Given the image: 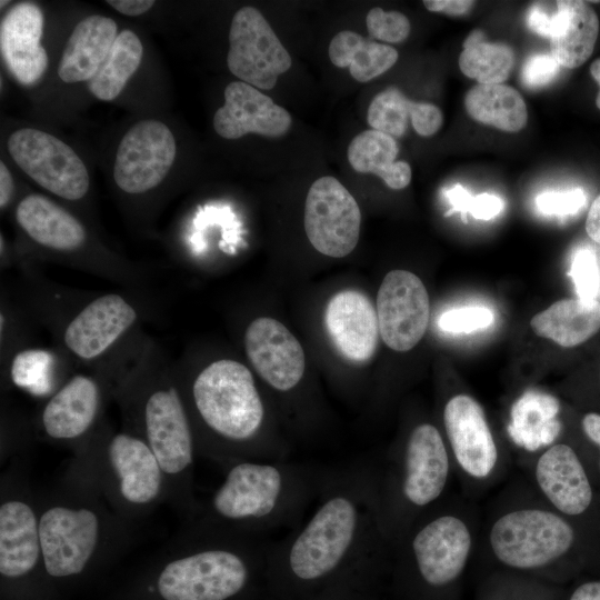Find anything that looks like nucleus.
Here are the masks:
<instances>
[{
  "instance_id": "3",
  "label": "nucleus",
  "mask_w": 600,
  "mask_h": 600,
  "mask_svg": "<svg viewBox=\"0 0 600 600\" xmlns=\"http://www.w3.org/2000/svg\"><path fill=\"white\" fill-rule=\"evenodd\" d=\"M198 452L221 468L241 460H288L268 431L267 406L252 372L231 359L213 361L182 387Z\"/></svg>"
},
{
  "instance_id": "21",
  "label": "nucleus",
  "mask_w": 600,
  "mask_h": 600,
  "mask_svg": "<svg viewBox=\"0 0 600 600\" xmlns=\"http://www.w3.org/2000/svg\"><path fill=\"white\" fill-rule=\"evenodd\" d=\"M324 328L338 353L361 364L372 358L378 346L379 322L371 300L358 290H342L327 303Z\"/></svg>"
},
{
  "instance_id": "40",
  "label": "nucleus",
  "mask_w": 600,
  "mask_h": 600,
  "mask_svg": "<svg viewBox=\"0 0 600 600\" xmlns=\"http://www.w3.org/2000/svg\"><path fill=\"white\" fill-rule=\"evenodd\" d=\"M586 203L587 194L580 188L544 191L536 198L538 210L546 216H572L578 213Z\"/></svg>"
},
{
  "instance_id": "10",
  "label": "nucleus",
  "mask_w": 600,
  "mask_h": 600,
  "mask_svg": "<svg viewBox=\"0 0 600 600\" xmlns=\"http://www.w3.org/2000/svg\"><path fill=\"white\" fill-rule=\"evenodd\" d=\"M472 549L469 523L437 503L410 524L391 551L399 552L424 584L441 588L462 573Z\"/></svg>"
},
{
  "instance_id": "2",
  "label": "nucleus",
  "mask_w": 600,
  "mask_h": 600,
  "mask_svg": "<svg viewBox=\"0 0 600 600\" xmlns=\"http://www.w3.org/2000/svg\"><path fill=\"white\" fill-rule=\"evenodd\" d=\"M222 470L221 483L200 503L191 530L251 539L296 528L330 472L289 460H241Z\"/></svg>"
},
{
  "instance_id": "45",
  "label": "nucleus",
  "mask_w": 600,
  "mask_h": 600,
  "mask_svg": "<svg viewBox=\"0 0 600 600\" xmlns=\"http://www.w3.org/2000/svg\"><path fill=\"white\" fill-rule=\"evenodd\" d=\"M582 429L586 437L598 448V468L600 471V413L589 412L582 418Z\"/></svg>"
},
{
  "instance_id": "26",
  "label": "nucleus",
  "mask_w": 600,
  "mask_h": 600,
  "mask_svg": "<svg viewBox=\"0 0 600 600\" xmlns=\"http://www.w3.org/2000/svg\"><path fill=\"white\" fill-rule=\"evenodd\" d=\"M367 120L373 130L392 138L402 137L409 121L419 136L430 137L441 128L443 116L436 104L412 101L398 88L389 87L371 100Z\"/></svg>"
},
{
  "instance_id": "48",
  "label": "nucleus",
  "mask_w": 600,
  "mask_h": 600,
  "mask_svg": "<svg viewBox=\"0 0 600 600\" xmlns=\"http://www.w3.org/2000/svg\"><path fill=\"white\" fill-rule=\"evenodd\" d=\"M569 600H600V580L587 581L578 586Z\"/></svg>"
},
{
  "instance_id": "6",
  "label": "nucleus",
  "mask_w": 600,
  "mask_h": 600,
  "mask_svg": "<svg viewBox=\"0 0 600 600\" xmlns=\"http://www.w3.org/2000/svg\"><path fill=\"white\" fill-rule=\"evenodd\" d=\"M270 543L191 530L174 553L156 569L152 592L158 600H233L267 567Z\"/></svg>"
},
{
  "instance_id": "19",
  "label": "nucleus",
  "mask_w": 600,
  "mask_h": 600,
  "mask_svg": "<svg viewBox=\"0 0 600 600\" xmlns=\"http://www.w3.org/2000/svg\"><path fill=\"white\" fill-rule=\"evenodd\" d=\"M533 478L548 504L571 520L584 516L594 503L587 468L568 443L548 446L534 461Z\"/></svg>"
},
{
  "instance_id": "20",
  "label": "nucleus",
  "mask_w": 600,
  "mask_h": 600,
  "mask_svg": "<svg viewBox=\"0 0 600 600\" xmlns=\"http://www.w3.org/2000/svg\"><path fill=\"white\" fill-rule=\"evenodd\" d=\"M136 308L122 296L91 300L66 326L63 343L77 358L90 361L106 353L137 321Z\"/></svg>"
},
{
  "instance_id": "29",
  "label": "nucleus",
  "mask_w": 600,
  "mask_h": 600,
  "mask_svg": "<svg viewBox=\"0 0 600 600\" xmlns=\"http://www.w3.org/2000/svg\"><path fill=\"white\" fill-rule=\"evenodd\" d=\"M399 153L397 141L378 130H364L348 147V160L353 170L372 173L391 189L400 190L411 181V168L404 161H396Z\"/></svg>"
},
{
  "instance_id": "16",
  "label": "nucleus",
  "mask_w": 600,
  "mask_h": 600,
  "mask_svg": "<svg viewBox=\"0 0 600 600\" xmlns=\"http://www.w3.org/2000/svg\"><path fill=\"white\" fill-rule=\"evenodd\" d=\"M379 332L392 350L412 349L423 337L430 316L428 291L419 277L406 270L386 274L377 296Z\"/></svg>"
},
{
  "instance_id": "31",
  "label": "nucleus",
  "mask_w": 600,
  "mask_h": 600,
  "mask_svg": "<svg viewBox=\"0 0 600 600\" xmlns=\"http://www.w3.org/2000/svg\"><path fill=\"white\" fill-rule=\"evenodd\" d=\"M464 107L476 121L506 132H519L528 121L521 94L502 83L472 87L464 97Z\"/></svg>"
},
{
  "instance_id": "9",
  "label": "nucleus",
  "mask_w": 600,
  "mask_h": 600,
  "mask_svg": "<svg viewBox=\"0 0 600 600\" xmlns=\"http://www.w3.org/2000/svg\"><path fill=\"white\" fill-rule=\"evenodd\" d=\"M579 541L573 520L550 506H517L491 523L488 546L501 564L517 570L551 566L573 551Z\"/></svg>"
},
{
  "instance_id": "44",
  "label": "nucleus",
  "mask_w": 600,
  "mask_h": 600,
  "mask_svg": "<svg viewBox=\"0 0 600 600\" xmlns=\"http://www.w3.org/2000/svg\"><path fill=\"white\" fill-rule=\"evenodd\" d=\"M107 3L110 4L113 9H116L118 12L122 14L137 17L149 11L153 7L154 1L152 0H108Z\"/></svg>"
},
{
  "instance_id": "43",
  "label": "nucleus",
  "mask_w": 600,
  "mask_h": 600,
  "mask_svg": "<svg viewBox=\"0 0 600 600\" xmlns=\"http://www.w3.org/2000/svg\"><path fill=\"white\" fill-rule=\"evenodd\" d=\"M424 7L432 12H441L458 17L467 13L473 7L474 1L469 0H424Z\"/></svg>"
},
{
  "instance_id": "25",
  "label": "nucleus",
  "mask_w": 600,
  "mask_h": 600,
  "mask_svg": "<svg viewBox=\"0 0 600 600\" xmlns=\"http://www.w3.org/2000/svg\"><path fill=\"white\" fill-rule=\"evenodd\" d=\"M117 23L108 17L92 14L81 20L70 34L58 67L66 83L91 80L117 38Z\"/></svg>"
},
{
  "instance_id": "38",
  "label": "nucleus",
  "mask_w": 600,
  "mask_h": 600,
  "mask_svg": "<svg viewBox=\"0 0 600 600\" xmlns=\"http://www.w3.org/2000/svg\"><path fill=\"white\" fill-rule=\"evenodd\" d=\"M493 321L491 309L484 306H464L442 312L438 327L447 333H471L488 328Z\"/></svg>"
},
{
  "instance_id": "15",
  "label": "nucleus",
  "mask_w": 600,
  "mask_h": 600,
  "mask_svg": "<svg viewBox=\"0 0 600 600\" xmlns=\"http://www.w3.org/2000/svg\"><path fill=\"white\" fill-rule=\"evenodd\" d=\"M176 158V141L161 121L137 122L122 137L113 166V179L124 192H147L162 182Z\"/></svg>"
},
{
  "instance_id": "12",
  "label": "nucleus",
  "mask_w": 600,
  "mask_h": 600,
  "mask_svg": "<svg viewBox=\"0 0 600 600\" xmlns=\"http://www.w3.org/2000/svg\"><path fill=\"white\" fill-rule=\"evenodd\" d=\"M227 66L242 82L271 90L290 69L291 58L262 13L247 6L232 18Z\"/></svg>"
},
{
  "instance_id": "32",
  "label": "nucleus",
  "mask_w": 600,
  "mask_h": 600,
  "mask_svg": "<svg viewBox=\"0 0 600 600\" xmlns=\"http://www.w3.org/2000/svg\"><path fill=\"white\" fill-rule=\"evenodd\" d=\"M567 20L561 32L550 40L551 54L561 67L574 69L592 54L598 33L599 19L588 2L564 0Z\"/></svg>"
},
{
  "instance_id": "18",
  "label": "nucleus",
  "mask_w": 600,
  "mask_h": 600,
  "mask_svg": "<svg viewBox=\"0 0 600 600\" xmlns=\"http://www.w3.org/2000/svg\"><path fill=\"white\" fill-rule=\"evenodd\" d=\"M244 349L254 371L274 391L286 394L300 384L304 352L281 322L268 317L254 319L246 330Z\"/></svg>"
},
{
  "instance_id": "1",
  "label": "nucleus",
  "mask_w": 600,
  "mask_h": 600,
  "mask_svg": "<svg viewBox=\"0 0 600 600\" xmlns=\"http://www.w3.org/2000/svg\"><path fill=\"white\" fill-rule=\"evenodd\" d=\"M310 516L269 544L267 568L298 589L376 564L391 547L378 517L377 469L330 470Z\"/></svg>"
},
{
  "instance_id": "34",
  "label": "nucleus",
  "mask_w": 600,
  "mask_h": 600,
  "mask_svg": "<svg viewBox=\"0 0 600 600\" xmlns=\"http://www.w3.org/2000/svg\"><path fill=\"white\" fill-rule=\"evenodd\" d=\"M459 57V68L479 84L504 82L514 66L512 48L502 42L486 40L481 30H473L464 40Z\"/></svg>"
},
{
  "instance_id": "37",
  "label": "nucleus",
  "mask_w": 600,
  "mask_h": 600,
  "mask_svg": "<svg viewBox=\"0 0 600 600\" xmlns=\"http://www.w3.org/2000/svg\"><path fill=\"white\" fill-rule=\"evenodd\" d=\"M580 299L597 300L600 294V264L593 249L579 247L571 256L568 272Z\"/></svg>"
},
{
  "instance_id": "47",
  "label": "nucleus",
  "mask_w": 600,
  "mask_h": 600,
  "mask_svg": "<svg viewBox=\"0 0 600 600\" xmlns=\"http://www.w3.org/2000/svg\"><path fill=\"white\" fill-rule=\"evenodd\" d=\"M14 183L7 166L0 162V207L4 209L12 200Z\"/></svg>"
},
{
  "instance_id": "46",
  "label": "nucleus",
  "mask_w": 600,
  "mask_h": 600,
  "mask_svg": "<svg viewBox=\"0 0 600 600\" xmlns=\"http://www.w3.org/2000/svg\"><path fill=\"white\" fill-rule=\"evenodd\" d=\"M588 236L600 244V194L593 200L586 219Z\"/></svg>"
},
{
  "instance_id": "27",
  "label": "nucleus",
  "mask_w": 600,
  "mask_h": 600,
  "mask_svg": "<svg viewBox=\"0 0 600 600\" xmlns=\"http://www.w3.org/2000/svg\"><path fill=\"white\" fill-rule=\"evenodd\" d=\"M530 324L539 337L572 348L600 330V302L580 298L562 299L537 313Z\"/></svg>"
},
{
  "instance_id": "35",
  "label": "nucleus",
  "mask_w": 600,
  "mask_h": 600,
  "mask_svg": "<svg viewBox=\"0 0 600 600\" xmlns=\"http://www.w3.org/2000/svg\"><path fill=\"white\" fill-rule=\"evenodd\" d=\"M54 357L49 350L30 348L19 351L11 361L12 382L24 390L44 396L53 393Z\"/></svg>"
},
{
  "instance_id": "50",
  "label": "nucleus",
  "mask_w": 600,
  "mask_h": 600,
  "mask_svg": "<svg viewBox=\"0 0 600 600\" xmlns=\"http://www.w3.org/2000/svg\"><path fill=\"white\" fill-rule=\"evenodd\" d=\"M1 7L6 6L8 3V1H1Z\"/></svg>"
},
{
  "instance_id": "24",
  "label": "nucleus",
  "mask_w": 600,
  "mask_h": 600,
  "mask_svg": "<svg viewBox=\"0 0 600 600\" xmlns=\"http://www.w3.org/2000/svg\"><path fill=\"white\" fill-rule=\"evenodd\" d=\"M16 219L34 242L52 250L76 251L87 240L80 221L42 194L32 193L23 198L16 209Z\"/></svg>"
},
{
  "instance_id": "14",
  "label": "nucleus",
  "mask_w": 600,
  "mask_h": 600,
  "mask_svg": "<svg viewBox=\"0 0 600 600\" xmlns=\"http://www.w3.org/2000/svg\"><path fill=\"white\" fill-rule=\"evenodd\" d=\"M442 420L453 468L473 481L490 479L500 454L481 404L469 394H454L443 407Z\"/></svg>"
},
{
  "instance_id": "36",
  "label": "nucleus",
  "mask_w": 600,
  "mask_h": 600,
  "mask_svg": "<svg viewBox=\"0 0 600 600\" xmlns=\"http://www.w3.org/2000/svg\"><path fill=\"white\" fill-rule=\"evenodd\" d=\"M443 194L451 206L444 216L460 212L464 222H467V214H471L477 220H491L504 208V201L499 196L487 192L472 196L459 183L446 190Z\"/></svg>"
},
{
  "instance_id": "42",
  "label": "nucleus",
  "mask_w": 600,
  "mask_h": 600,
  "mask_svg": "<svg viewBox=\"0 0 600 600\" xmlns=\"http://www.w3.org/2000/svg\"><path fill=\"white\" fill-rule=\"evenodd\" d=\"M556 18V2L554 8H550L547 2H534L529 8L526 21L527 26L534 33L550 39L553 23Z\"/></svg>"
},
{
  "instance_id": "23",
  "label": "nucleus",
  "mask_w": 600,
  "mask_h": 600,
  "mask_svg": "<svg viewBox=\"0 0 600 600\" xmlns=\"http://www.w3.org/2000/svg\"><path fill=\"white\" fill-rule=\"evenodd\" d=\"M43 13L33 2L14 4L0 24V50L3 62L22 86L36 84L48 67V56L40 44Z\"/></svg>"
},
{
  "instance_id": "4",
  "label": "nucleus",
  "mask_w": 600,
  "mask_h": 600,
  "mask_svg": "<svg viewBox=\"0 0 600 600\" xmlns=\"http://www.w3.org/2000/svg\"><path fill=\"white\" fill-rule=\"evenodd\" d=\"M120 399L126 430L141 438L161 466L167 501L192 520L200 506L194 496L198 448L182 388L169 376L144 374L126 382Z\"/></svg>"
},
{
  "instance_id": "11",
  "label": "nucleus",
  "mask_w": 600,
  "mask_h": 600,
  "mask_svg": "<svg viewBox=\"0 0 600 600\" xmlns=\"http://www.w3.org/2000/svg\"><path fill=\"white\" fill-rule=\"evenodd\" d=\"M8 151L33 181L67 200L86 196L90 178L83 161L67 143L44 131L22 128L8 139Z\"/></svg>"
},
{
  "instance_id": "33",
  "label": "nucleus",
  "mask_w": 600,
  "mask_h": 600,
  "mask_svg": "<svg viewBox=\"0 0 600 600\" xmlns=\"http://www.w3.org/2000/svg\"><path fill=\"white\" fill-rule=\"evenodd\" d=\"M142 54V43L134 32L123 30L118 33L107 59L89 80L90 92L102 101L116 99L139 68Z\"/></svg>"
},
{
  "instance_id": "17",
  "label": "nucleus",
  "mask_w": 600,
  "mask_h": 600,
  "mask_svg": "<svg viewBox=\"0 0 600 600\" xmlns=\"http://www.w3.org/2000/svg\"><path fill=\"white\" fill-rule=\"evenodd\" d=\"M104 399L103 387L92 376L76 374L50 394L40 413L47 439L77 449L93 433Z\"/></svg>"
},
{
  "instance_id": "7",
  "label": "nucleus",
  "mask_w": 600,
  "mask_h": 600,
  "mask_svg": "<svg viewBox=\"0 0 600 600\" xmlns=\"http://www.w3.org/2000/svg\"><path fill=\"white\" fill-rule=\"evenodd\" d=\"M453 462L441 431L430 422L413 426L377 469L378 517L392 548L410 524L437 504Z\"/></svg>"
},
{
  "instance_id": "49",
  "label": "nucleus",
  "mask_w": 600,
  "mask_h": 600,
  "mask_svg": "<svg viewBox=\"0 0 600 600\" xmlns=\"http://www.w3.org/2000/svg\"><path fill=\"white\" fill-rule=\"evenodd\" d=\"M590 73L592 78L597 81L600 88V58L594 60L590 66ZM596 104L600 109V90L598 92V96L596 98Z\"/></svg>"
},
{
  "instance_id": "5",
  "label": "nucleus",
  "mask_w": 600,
  "mask_h": 600,
  "mask_svg": "<svg viewBox=\"0 0 600 600\" xmlns=\"http://www.w3.org/2000/svg\"><path fill=\"white\" fill-rule=\"evenodd\" d=\"M44 572L80 577L127 540L129 526L90 487L67 473L63 486L37 502Z\"/></svg>"
},
{
  "instance_id": "39",
  "label": "nucleus",
  "mask_w": 600,
  "mask_h": 600,
  "mask_svg": "<svg viewBox=\"0 0 600 600\" xmlns=\"http://www.w3.org/2000/svg\"><path fill=\"white\" fill-rule=\"evenodd\" d=\"M368 32L372 39L390 43L404 41L410 33L408 18L398 11H384L379 7L372 8L366 18Z\"/></svg>"
},
{
  "instance_id": "30",
  "label": "nucleus",
  "mask_w": 600,
  "mask_h": 600,
  "mask_svg": "<svg viewBox=\"0 0 600 600\" xmlns=\"http://www.w3.org/2000/svg\"><path fill=\"white\" fill-rule=\"evenodd\" d=\"M329 59L338 68H349L352 78L368 82L388 71L398 60V51L388 44L343 30L331 40Z\"/></svg>"
},
{
  "instance_id": "8",
  "label": "nucleus",
  "mask_w": 600,
  "mask_h": 600,
  "mask_svg": "<svg viewBox=\"0 0 600 600\" xmlns=\"http://www.w3.org/2000/svg\"><path fill=\"white\" fill-rule=\"evenodd\" d=\"M67 473L90 487L129 523L167 501V481L158 459L128 430L93 433L76 449Z\"/></svg>"
},
{
  "instance_id": "28",
  "label": "nucleus",
  "mask_w": 600,
  "mask_h": 600,
  "mask_svg": "<svg viewBox=\"0 0 600 600\" xmlns=\"http://www.w3.org/2000/svg\"><path fill=\"white\" fill-rule=\"evenodd\" d=\"M559 411L560 403L553 396L528 390L512 406L508 432L517 444L527 450L547 448L560 432Z\"/></svg>"
},
{
  "instance_id": "41",
  "label": "nucleus",
  "mask_w": 600,
  "mask_h": 600,
  "mask_svg": "<svg viewBox=\"0 0 600 600\" xmlns=\"http://www.w3.org/2000/svg\"><path fill=\"white\" fill-rule=\"evenodd\" d=\"M560 67L551 53L530 56L522 64L521 82L528 89H541L554 80L560 72Z\"/></svg>"
},
{
  "instance_id": "22",
  "label": "nucleus",
  "mask_w": 600,
  "mask_h": 600,
  "mask_svg": "<svg viewBox=\"0 0 600 600\" xmlns=\"http://www.w3.org/2000/svg\"><path fill=\"white\" fill-rule=\"evenodd\" d=\"M291 122L284 108L242 81L226 87L224 103L213 117V128L224 139H239L248 133L278 138L290 130Z\"/></svg>"
},
{
  "instance_id": "13",
  "label": "nucleus",
  "mask_w": 600,
  "mask_h": 600,
  "mask_svg": "<svg viewBox=\"0 0 600 600\" xmlns=\"http://www.w3.org/2000/svg\"><path fill=\"white\" fill-rule=\"evenodd\" d=\"M360 226V208L339 180L326 176L311 184L304 206V230L316 250L332 258L348 256L358 243Z\"/></svg>"
}]
</instances>
